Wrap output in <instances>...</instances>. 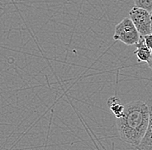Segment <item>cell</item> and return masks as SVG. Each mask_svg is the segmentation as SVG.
I'll use <instances>...</instances> for the list:
<instances>
[{
    "instance_id": "cell-8",
    "label": "cell",
    "mask_w": 152,
    "mask_h": 150,
    "mask_svg": "<svg viewBox=\"0 0 152 150\" xmlns=\"http://www.w3.org/2000/svg\"><path fill=\"white\" fill-rule=\"evenodd\" d=\"M143 40H144V43L147 46L149 49H151L152 51V34H148L146 36H143Z\"/></svg>"
},
{
    "instance_id": "cell-1",
    "label": "cell",
    "mask_w": 152,
    "mask_h": 150,
    "mask_svg": "<svg viewBox=\"0 0 152 150\" xmlns=\"http://www.w3.org/2000/svg\"><path fill=\"white\" fill-rule=\"evenodd\" d=\"M116 119L119 138L136 148L142 141L149 125L150 113L146 103L132 101L124 104L122 116Z\"/></svg>"
},
{
    "instance_id": "cell-3",
    "label": "cell",
    "mask_w": 152,
    "mask_h": 150,
    "mask_svg": "<svg viewBox=\"0 0 152 150\" xmlns=\"http://www.w3.org/2000/svg\"><path fill=\"white\" fill-rule=\"evenodd\" d=\"M129 17L132 20L140 36H143L148 34H151L150 11L142 8L134 6L129 12Z\"/></svg>"
},
{
    "instance_id": "cell-9",
    "label": "cell",
    "mask_w": 152,
    "mask_h": 150,
    "mask_svg": "<svg viewBox=\"0 0 152 150\" xmlns=\"http://www.w3.org/2000/svg\"><path fill=\"white\" fill-rule=\"evenodd\" d=\"M147 63H148V66H149V67H150V68H151V69L152 70V51H151V57H150V59L148 60Z\"/></svg>"
},
{
    "instance_id": "cell-7",
    "label": "cell",
    "mask_w": 152,
    "mask_h": 150,
    "mask_svg": "<svg viewBox=\"0 0 152 150\" xmlns=\"http://www.w3.org/2000/svg\"><path fill=\"white\" fill-rule=\"evenodd\" d=\"M135 6L142 8L148 11L152 10V0H134Z\"/></svg>"
},
{
    "instance_id": "cell-4",
    "label": "cell",
    "mask_w": 152,
    "mask_h": 150,
    "mask_svg": "<svg viewBox=\"0 0 152 150\" xmlns=\"http://www.w3.org/2000/svg\"><path fill=\"white\" fill-rule=\"evenodd\" d=\"M145 103L148 106L150 113L149 125L142 141L135 148L137 150H152V99L147 100Z\"/></svg>"
},
{
    "instance_id": "cell-2",
    "label": "cell",
    "mask_w": 152,
    "mask_h": 150,
    "mask_svg": "<svg viewBox=\"0 0 152 150\" xmlns=\"http://www.w3.org/2000/svg\"><path fill=\"white\" fill-rule=\"evenodd\" d=\"M140 36V34L137 30L129 17L119 22L114 29V40L122 42L128 46L135 45L139 40Z\"/></svg>"
},
{
    "instance_id": "cell-5",
    "label": "cell",
    "mask_w": 152,
    "mask_h": 150,
    "mask_svg": "<svg viewBox=\"0 0 152 150\" xmlns=\"http://www.w3.org/2000/svg\"><path fill=\"white\" fill-rule=\"evenodd\" d=\"M136 50L134 54L137 57V60L139 62H147L151 55V50L149 49L144 43V40L142 36H140L137 42L135 44Z\"/></svg>"
},
{
    "instance_id": "cell-10",
    "label": "cell",
    "mask_w": 152,
    "mask_h": 150,
    "mask_svg": "<svg viewBox=\"0 0 152 150\" xmlns=\"http://www.w3.org/2000/svg\"><path fill=\"white\" fill-rule=\"evenodd\" d=\"M150 15H151V33L152 34V10L150 11Z\"/></svg>"
},
{
    "instance_id": "cell-6",
    "label": "cell",
    "mask_w": 152,
    "mask_h": 150,
    "mask_svg": "<svg viewBox=\"0 0 152 150\" xmlns=\"http://www.w3.org/2000/svg\"><path fill=\"white\" fill-rule=\"evenodd\" d=\"M107 105L111 111L113 113L116 118H118L122 116L124 111V105L120 103V100L117 97H110L107 100Z\"/></svg>"
}]
</instances>
